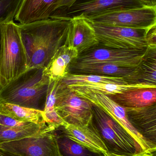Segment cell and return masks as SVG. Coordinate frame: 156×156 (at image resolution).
Masks as SVG:
<instances>
[{"label":"cell","instance_id":"cell-1","mask_svg":"<svg viewBox=\"0 0 156 156\" xmlns=\"http://www.w3.org/2000/svg\"><path fill=\"white\" fill-rule=\"evenodd\" d=\"M70 23L71 20L49 18L18 24L27 69L46 67L58 50L66 44Z\"/></svg>","mask_w":156,"mask_h":156},{"label":"cell","instance_id":"cell-2","mask_svg":"<svg viewBox=\"0 0 156 156\" xmlns=\"http://www.w3.org/2000/svg\"><path fill=\"white\" fill-rule=\"evenodd\" d=\"M51 82L45 68H28L0 89V103H10L44 112Z\"/></svg>","mask_w":156,"mask_h":156},{"label":"cell","instance_id":"cell-3","mask_svg":"<svg viewBox=\"0 0 156 156\" xmlns=\"http://www.w3.org/2000/svg\"><path fill=\"white\" fill-rule=\"evenodd\" d=\"M27 69V59L18 24H2L0 49V89Z\"/></svg>","mask_w":156,"mask_h":156},{"label":"cell","instance_id":"cell-4","mask_svg":"<svg viewBox=\"0 0 156 156\" xmlns=\"http://www.w3.org/2000/svg\"><path fill=\"white\" fill-rule=\"evenodd\" d=\"M92 106L93 123L109 153L130 156L143 152L133 137L113 118L99 106L93 104Z\"/></svg>","mask_w":156,"mask_h":156},{"label":"cell","instance_id":"cell-5","mask_svg":"<svg viewBox=\"0 0 156 156\" xmlns=\"http://www.w3.org/2000/svg\"><path fill=\"white\" fill-rule=\"evenodd\" d=\"M55 109L67 124L85 126L93 119L92 104L58 81Z\"/></svg>","mask_w":156,"mask_h":156},{"label":"cell","instance_id":"cell-6","mask_svg":"<svg viewBox=\"0 0 156 156\" xmlns=\"http://www.w3.org/2000/svg\"><path fill=\"white\" fill-rule=\"evenodd\" d=\"M146 6L140 0H76L66 8H58L49 18L85 19L104 13Z\"/></svg>","mask_w":156,"mask_h":156},{"label":"cell","instance_id":"cell-7","mask_svg":"<svg viewBox=\"0 0 156 156\" xmlns=\"http://www.w3.org/2000/svg\"><path fill=\"white\" fill-rule=\"evenodd\" d=\"M55 130L48 126L36 134L0 144V148L18 156H61Z\"/></svg>","mask_w":156,"mask_h":156},{"label":"cell","instance_id":"cell-8","mask_svg":"<svg viewBox=\"0 0 156 156\" xmlns=\"http://www.w3.org/2000/svg\"><path fill=\"white\" fill-rule=\"evenodd\" d=\"M89 22L94 28L101 45L121 49H145L147 48L146 34L148 28L136 29Z\"/></svg>","mask_w":156,"mask_h":156},{"label":"cell","instance_id":"cell-9","mask_svg":"<svg viewBox=\"0 0 156 156\" xmlns=\"http://www.w3.org/2000/svg\"><path fill=\"white\" fill-rule=\"evenodd\" d=\"M147 48L117 49L103 46L99 44L79 55L73 62L80 64L104 63L123 67L136 68L143 58Z\"/></svg>","mask_w":156,"mask_h":156},{"label":"cell","instance_id":"cell-10","mask_svg":"<svg viewBox=\"0 0 156 156\" xmlns=\"http://www.w3.org/2000/svg\"><path fill=\"white\" fill-rule=\"evenodd\" d=\"M86 20L106 25L148 29L156 25V6L146 5L108 12Z\"/></svg>","mask_w":156,"mask_h":156},{"label":"cell","instance_id":"cell-11","mask_svg":"<svg viewBox=\"0 0 156 156\" xmlns=\"http://www.w3.org/2000/svg\"><path fill=\"white\" fill-rule=\"evenodd\" d=\"M77 94L101 108L113 118L133 137L143 151L156 150V146L146 140L132 125L127 118L125 109L115 102L108 95L93 93Z\"/></svg>","mask_w":156,"mask_h":156},{"label":"cell","instance_id":"cell-12","mask_svg":"<svg viewBox=\"0 0 156 156\" xmlns=\"http://www.w3.org/2000/svg\"><path fill=\"white\" fill-rule=\"evenodd\" d=\"M59 128L70 139L91 151L103 154L105 156L109 154L106 145L93 120L85 126L67 124L65 126Z\"/></svg>","mask_w":156,"mask_h":156},{"label":"cell","instance_id":"cell-13","mask_svg":"<svg viewBox=\"0 0 156 156\" xmlns=\"http://www.w3.org/2000/svg\"><path fill=\"white\" fill-rule=\"evenodd\" d=\"M99 44L95 30L88 20L81 17L71 19L66 45L76 49L80 55Z\"/></svg>","mask_w":156,"mask_h":156},{"label":"cell","instance_id":"cell-14","mask_svg":"<svg viewBox=\"0 0 156 156\" xmlns=\"http://www.w3.org/2000/svg\"><path fill=\"white\" fill-rule=\"evenodd\" d=\"M134 128L146 140L156 146V104L136 108H125Z\"/></svg>","mask_w":156,"mask_h":156},{"label":"cell","instance_id":"cell-15","mask_svg":"<svg viewBox=\"0 0 156 156\" xmlns=\"http://www.w3.org/2000/svg\"><path fill=\"white\" fill-rule=\"evenodd\" d=\"M62 0H22L15 20L27 24L50 18Z\"/></svg>","mask_w":156,"mask_h":156},{"label":"cell","instance_id":"cell-16","mask_svg":"<svg viewBox=\"0 0 156 156\" xmlns=\"http://www.w3.org/2000/svg\"><path fill=\"white\" fill-rule=\"evenodd\" d=\"M108 96L124 108L146 107L156 104V88H133Z\"/></svg>","mask_w":156,"mask_h":156},{"label":"cell","instance_id":"cell-17","mask_svg":"<svg viewBox=\"0 0 156 156\" xmlns=\"http://www.w3.org/2000/svg\"><path fill=\"white\" fill-rule=\"evenodd\" d=\"M78 55L76 49L66 44L60 47L45 68V73L50 82L60 81L68 74L71 64Z\"/></svg>","mask_w":156,"mask_h":156},{"label":"cell","instance_id":"cell-18","mask_svg":"<svg viewBox=\"0 0 156 156\" xmlns=\"http://www.w3.org/2000/svg\"><path fill=\"white\" fill-rule=\"evenodd\" d=\"M123 78L129 84L144 83L156 86V48L147 47L139 66L132 74Z\"/></svg>","mask_w":156,"mask_h":156},{"label":"cell","instance_id":"cell-19","mask_svg":"<svg viewBox=\"0 0 156 156\" xmlns=\"http://www.w3.org/2000/svg\"><path fill=\"white\" fill-rule=\"evenodd\" d=\"M135 69L104 63L80 64L72 62L69 73L124 78L132 74Z\"/></svg>","mask_w":156,"mask_h":156},{"label":"cell","instance_id":"cell-20","mask_svg":"<svg viewBox=\"0 0 156 156\" xmlns=\"http://www.w3.org/2000/svg\"><path fill=\"white\" fill-rule=\"evenodd\" d=\"M0 113L20 122L46 126L42 111L10 103H0Z\"/></svg>","mask_w":156,"mask_h":156},{"label":"cell","instance_id":"cell-21","mask_svg":"<svg viewBox=\"0 0 156 156\" xmlns=\"http://www.w3.org/2000/svg\"><path fill=\"white\" fill-rule=\"evenodd\" d=\"M68 87L76 93H93L102 94L110 96L133 88H156V86L144 83L121 84L113 83H98Z\"/></svg>","mask_w":156,"mask_h":156},{"label":"cell","instance_id":"cell-22","mask_svg":"<svg viewBox=\"0 0 156 156\" xmlns=\"http://www.w3.org/2000/svg\"><path fill=\"white\" fill-rule=\"evenodd\" d=\"M60 81L61 83L67 87L82 86L98 83L129 84L125 81L123 77L70 73L67 74L63 79L60 80Z\"/></svg>","mask_w":156,"mask_h":156},{"label":"cell","instance_id":"cell-23","mask_svg":"<svg viewBox=\"0 0 156 156\" xmlns=\"http://www.w3.org/2000/svg\"><path fill=\"white\" fill-rule=\"evenodd\" d=\"M35 124L26 126L11 127L0 125V144L18 140L24 137L36 134L47 127Z\"/></svg>","mask_w":156,"mask_h":156},{"label":"cell","instance_id":"cell-24","mask_svg":"<svg viewBox=\"0 0 156 156\" xmlns=\"http://www.w3.org/2000/svg\"><path fill=\"white\" fill-rule=\"evenodd\" d=\"M55 132L61 156H105L101 153L93 152L72 141L62 131L60 133H57L56 130Z\"/></svg>","mask_w":156,"mask_h":156},{"label":"cell","instance_id":"cell-25","mask_svg":"<svg viewBox=\"0 0 156 156\" xmlns=\"http://www.w3.org/2000/svg\"><path fill=\"white\" fill-rule=\"evenodd\" d=\"M22 0H0V24L12 22Z\"/></svg>","mask_w":156,"mask_h":156},{"label":"cell","instance_id":"cell-26","mask_svg":"<svg viewBox=\"0 0 156 156\" xmlns=\"http://www.w3.org/2000/svg\"><path fill=\"white\" fill-rule=\"evenodd\" d=\"M31 123L20 122L0 113V125L11 127H21L32 124Z\"/></svg>","mask_w":156,"mask_h":156},{"label":"cell","instance_id":"cell-27","mask_svg":"<svg viewBox=\"0 0 156 156\" xmlns=\"http://www.w3.org/2000/svg\"><path fill=\"white\" fill-rule=\"evenodd\" d=\"M156 25L148 28L146 34L147 47L156 48Z\"/></svg>","mask_w":156,"mask_h":156},{"label":"cell","instance_id":"cell-28","mask_svg":"<svg viewBox=\"0 0 156 156\" xmlns=\"http://www.w3.org/2000/svg\"><path fill=\"white\" fill-rule=\"evenodd\" d=\"M76 0H62L57 5L56 9L69 7Z\"/></svg>","mask_w":156,"mask_h":156},{"label":"cell","instance_id":"cell-29","mask_svg":"<svg viewBox=\"0 0 156 156\" xmlns=\"http://www.w3.org/2000/svg\"><path fill=\"white\" fill-rule=\"evenodd\" d=\"M155 150H148L147 151H143V152H141L139 154H136L132 155H123L115 154H111V153H109L107 156H145L149 154L151 152H155Z\"/></svg>","mask_w":156,"mask_h":156},{"label":"cell","instance_id":"cell-30","mask_svg":"<svg viewBox=\"0 0 156 156\" xmlns=\"http://www.w3.org/2000/svg\"><path fill=\"white\" fill-rule=\"evenodd\" d=\"M144 5L147 6H156V0H140Z\"/></svg>","mask_w":156,"mask_h":156},{"label":"cell","instance_id":"cell-31","mask_svg":"<svg viewBox=\"0 0 156 156\" xmlns=\"http://www.w3.org/2000/svg\"><path fill=\"white\" fill-rule=\"evenodd\" d=\"M0 156H18L11 152L0 148Z\"/></svg>","mask_w":156,"mask_h":156},{"label":"cell","instance_id":"cell-32","mask_svg":"<svg viewBox=\"0 0 156 156\" xmlns=\"http://www.w3.org/2000/svg\"><path fill=\"white\" fill-rule=\"evenodd\" d=\"M2 24H0V49H1V38H2Z\"/></svg>","mask_w":156,"mask_h":156},{"label":"cell","instance_id":"cell-33","mask_svg":"<svg viewBox=\"0 0 156 156\" xmlns=\"http://www.w3.org/2000/svg\"><path fill=\"white\" fill-rule=\"evenodd\" d=\"M156 153L155 152H151V153H149V154H148L147 155L145 156H151L152 155H153V154H154V153Z\"/></svg>","mask_w":156,"mask_h":156},{"label":"cell","instance_id":"cell-34","mask_svg":"<svg viewBox=\"0 0 156 156\" xmlns=\"http://www.w3.org/2000/svg\"><path fill=\"white\" fill-rule=\"evenodd\" d=\"M151 156H156V153H154V154L153 155Z\"/></svg>","mask_w":156,"mask_h":156}]
</instances>
